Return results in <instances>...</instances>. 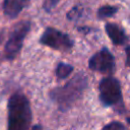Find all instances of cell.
<instances>
[{
  "mask_svg": "<svg viewBox=\"0 0 130 130\" xmlns=\"http://www.w3.org/2000/svg\"><path fill=\"white\" fill-rule=\"evenodd\" d=\"M87 86V77L83 72L75 74L62 86L54 87L50 90L51 101L57 105L62 112L69 110L82 95Z\"/></svg>",
  "mask_w": 130,
  "mask_h": 130,
  "instance_id": "6da1fadb",
  "label": "cell"
},
{
  "mask_svg": "<svg viewBox=\"0 0 130 130\" xmlns=\"http://www.w3.org/2000/svg\"><path fill=\"white\" fill-rule=\"evenodd\" d=\"M32 112L27 96L21 92L10 95L7 103V130H28Z\"/></svg>",
  "mask_w": 130,
  "mask_h": 130,
  "instance_id": "7a4b0ae2",
  "label": "cell"
},
{
  "mask_svg": "<svg viewBox=\"0 0 130 130\" xmlns=\"http://www.w3.org/2000/svg\"><path fill=\"white\" fill-rule=\"evenodd\" d=\"M31 22L29 20H21L13 25L4 46L5 59L12 61L17 57L22 49L24 39L29 32Z\"/></svg>",
  "mask_w": 130,
  "mask_h": 130,
  "instance_id": "3957f363",
  "label": "cell"
},
{
  "mask_svg": "<svg viewBox=\"0 0 130 130\" xmlns=\"http://www.w3.org/2000/svg\"><path fill=\"white\" fill-rule=\"evenodd\" d=\"M99 98L103 106L114 107L122 103V89L120 81L113 77H104L99 83Z\"/></svg>",
  "mask_w": 130,
  "mask_h": 130,
  "instance_id": "277c9868",
  "label": "cell"
},
{
  "mask_svg": "<svg viewBox=\"0 0 130 130\" xmlns=\"http://www.w3.org/2000/svg\"><path fill=\"white\" fill-rule=\"evenodd\" d=\"M40 43L43 46L53 50L68 53L74 47V41L68 34H65L55 27H47L40 37Z\"/></svg>",
  "mask_w": 130,
  "mask_h": 130,
  "instance_id": "5b68a950",
  "label": "cell"
},
{
  "mask_svg": "<svg viewBox=\"0 0 130 130\" xmlns=\"http://www.w3.org/2000/svg\"><path fill=\"white\" fill-rule=\"evenodd\" d=\"M88 67L89 69L100 73L112 74L116 67L115 57L109 49L102 48L89 58Z\"/></svg>",
  "mask_w": 130,
  "mask_h": 130,
  "instance_id": "8992f818",
  "label": "cell"
},
{
  "mask_svg": "<svg viewBox=\"0 0 130 130\" xmlns=\"http://www.w3.org/2000/svg\"><path fill=\"white\" fill-rule=\"evenodd\" d=\"M29 3L30 0H3V13L10 19L16 18L19 13L29 5Z\"/></svg>",
  "mask_w": 130,
  "mask_h": 130,
  "instance_id": "52a82bcc",
  "label": "cell"
},
{
  "mask_svg": "<svg viewBox=\"0 0 130 130\" xmlns=\"http://www.w3.org/2000/svg\"><path fill=\"white\" fill-rule=\"evenodd\" d=\"M106 34L115 46H123L128 42V36L126 31L118 24L113 22H107L105 25Z\"/></svg>",
  "mask_w": 130,
  "mask_h": 130,
  "instance_id": "ba28073f",
  "label": "cell"
},
{
  "mask_svg": "<svg viewBox=\"0 0 130 130\" xmlns=\"http://www.w3.org/2000/svg\"><path fill=\"white\" fill-rule=\"evenodd\" d=\"M73 69H74V67H73L72 65H70V64H68V63L60 62V63L57 65L56 69H55V74H56V76H57L59 79H64V78H66V77H68V76L72 73Z\"/></svg>",
  "mask_w": 130,
  "mask_h": 130,
  "instance_id": "9c48e42d",
  "label": "cell"
},
{
  "mask_svg": "<svg viewBox=\"0 0 130 130\" xmlns=\"http://www.w3.org/2000/svg\"><path fill=\"white\" fill-rule=\"evenodd\" d=\"M118 12V7L114 5H103L98 9L96 15L100 19H106L114 16Z\"/></svg>",
  "mask_w": 130,
  "mask_h": 130,
  "instance_id": "30bf717a",
  "label": "cell"
},
{
  "mask_svg": "<svg viewBox=\"0 0 130 130\" xmlns=\"http://www.w3.org/2000/svg\"><path fill=\"white\" fill-rule=\"evenodd\" d=\"M83 13V9L80 5H75L73 6L66 14V17L68 20H77Z\"/></svg>",
  "mask_w": 130,
  "mask_h": 130,
  "instance_id": "8fae6325",
  "label": "cell"
},
{
  "mask_svg": "<svg viewBox=\"0 0 130 130\" xmlns=\"http://www.w3.org/2000/svg\"><path fill=\"white\" fill-rule=\"evenodd\" d=\"M102 130H129L123 123L119 122V121H113L108 123L107 125H105Z\"/></svg>",
  "mask_w": 130,
  "mask_h": 130,
  "instance_id": "7c38bea8",
  "label": "cell"
},
{
  "mask_svg": "<svg viewBox=\"0 0 130 130\" xmlns=\"http://www.w3.org/2000/svg\"><path fill=\"white\" fill-rule=\"evenodd\" d=\"M59 2H60V0H44V2H43V9L46 12L50 13L58 5Z\"/></svg>",
  "mask_w": 130,
  "mask_h": 130,
  "instance_id": "4fadbf2b",
  "label": "cell"
},
{
  "mask_svg": "<svg viewBox=\"0 0 130 130\" xmlns=\"http://www.w3.org/2000/svg\"><path fill=\"white\" fill-rule=\"evenodd\" d=\"M77 30L80 34H82V35H87L90 31H92V28L91 27H88V26H78L77 27Z\"/></svg>",
  "mask_w": 130,
  "mask_h": 130,
  "instance_id": "5bb4252c",
  "label": "cell"
},
{
  "mask_svg": "<svg viewBox=\"0 0 130 130\" xmlns=\"http://www.w3.org/2000/svg\"><path fill=\"white\" fill-rule=\"evenodd\" d=\"M125 54H126V66L130 67V46H127L125 48Z\"/></svg>",
  "mask_w": 130,
  "mask_h": 130,
  "instance_id": "9a60e30c",
  "label": "cell"
},
{
  "mask_svg": "<svg viewBox=\"0 0 130 130\" xmlns=\"http://www.w3.org/2000/svg\"><path fill=\"white\" fill-rule=\"evenodd\" d=\"M30 130H43V127L40 124H37V125H34Z\"/></svg>",
  "mask_w": 130,
  "mask_h": 130,
  "instance_id": "2e32d148",
  "label": "cell"
},
{
  "mask_svg": "<svg viewBox=\"0 0 130 130\" xmlns=\"http://www.w3.org/2000/svg\"><path fill=\"white\" fill-rule=\"evenodd\" d=\"M126 120H127V123H128V124L130 125V117H128V118H127Z\"/></svg>",
  "mask_w": 130,
  "mask_h": 130,
  "instance_id": "e0dca14e",
  "label": "cell"
},
{
  "mask_svg": "<svg viewBox=\"0 0 130 130\" xmlns=\"http://www.w3.org/2000/svg\"><path fill=\"white\" fill-rule=\"evenodd\" d=\"M1 39H2V35H0V41H1Z\"/></svg>",
  "mask_w": 130,
  "mask_h": 130,
  "instance_id": "ac0fdd59",
  "label": "cell"
}]
</instances>
